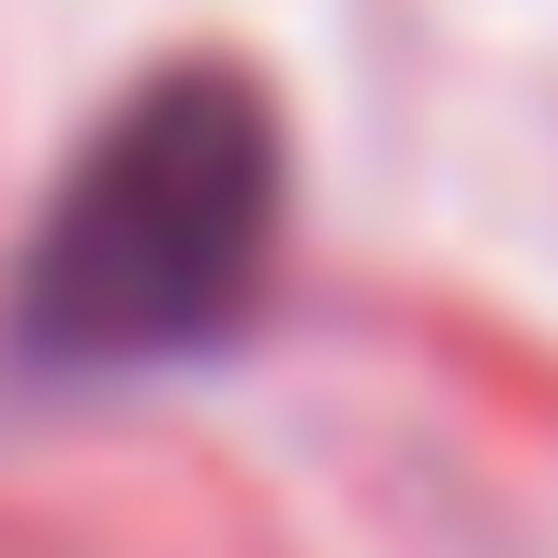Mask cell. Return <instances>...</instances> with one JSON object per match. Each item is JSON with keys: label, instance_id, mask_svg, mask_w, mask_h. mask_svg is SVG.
<instances>
[{"label": "cell", "instance_id": "6da1fadb", "mask_svg": "<svg viewBox=\"0 0 558 558\" xmlns=\"http://www.w3.org/2000/svg\"><path fill=\"white\" fill-rule=\"evenodd\" d=\"M279 221V162L235 74H177L88 147V177L59 192L45 251L15 279V338L45 367H147L192 353L251 308Z\"/></svg>", "mask_w": 558, "mask_h": 558}]
</instances>
